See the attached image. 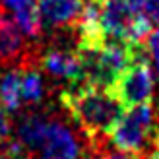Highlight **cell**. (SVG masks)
Instances as JSON below:
<instances>
[{"label":"cell","instance_id":"7","mask_svg":"<svg viewBox=\"0 0 159 159\" xmlns=\"http://www.w3.org/2000/svg\"><path fill=\"white\" fill-rule=\"evenodd\" d=\"M85 0H37L43 29H76Z\"/></svg>","mask_w":159,"mask_h":159},{"label":"cell","instance_id":"1","mask_svg":"<svg viewBox=\"0 0 159 159\" xmlns=\"http://www.w3.org/2000/svg\"><path fill=\"white\" fill-rule=\"evenodd\" d=\"M60 105L85 136L87 149L107 142L126 111L109 89L89 84L64 87Z\"/></svg>","mask_w":159,"mask_h":159},{"label":"cell","instance_id":"15","mask_svg":"<svg viewBox=\"0 0 159 159\" xmlns=\"http://www.w3.org/2000/svg\"><path fill=\"white\" fill-rule=\"evenodd\" d=\"M148 159H159V126H155V132L152 138V152H149Z\"/></svg>","mask_w":159,"mask_h":159},{"label":"cell","instance_id":"13","mask_svg":"<svg viewBox=\"0 0 159 159\" xmlns=\"http://www.w3.org/2000/svg\"><path fill=\"white\" fill-rule=\"evenodd\" d=\"M146 47H148V52H149V58H152L153 66L159 74V29L157 31H152L146 41Z\"/></svg>","mask_w":159,"mask_h":159},{"label":"cell","instance_id":"5","mask_svg":"<svg viewBox=\"0 0 159 159\" xmlns=\"http://www.w3.org/2000/svg\"><path fill=\"white\" fill-rule=\"evenodd\" d=\"M85 155L76 130L58 115H49L45 138L31 159H85Z\"/></svg>","mask_w":159,"mask_h":159},{"label":"cell","instance_id":"3","mask_svg":"<svg viewBox=\"0 0 159 159\" xmlns=\"http://www.w3.org/2000/svg\"><path fill=\"white\" fill-rule=\"evenodd\" d=\"M109 91L120 101L124 109L153 101L155 78L149 66V57L134 58L120 72V76L116 78V82L111 85Z\"/></svg>","mask_w":159,"mask_h":159},{"label":"cell","instance_id":"8","mask_svg":"<svg viewBox=\"0 0 159 159\" xmlns=\"http://www.w3.org/2000/svg\"><path fill=\"white\" fill-rule=\"evenodd\" d=\"M21 76V107H39L45 97V82L43 74L37 66L20 68Z\"/></svg>","mask_w":159,"mask_h":159},{"label":"cell","instance_id":"14","mask_svg":"<svg viewBox=\"0 0 159 159\" xmlns=\"http://www.w3.org/2000/svg\"><path fill=\"white\" fill-rule=\"evenodd\" d=\"M146 14L148 20L159 27V0H146Z\"/></svg>","mask_w":159,"mask_h":159},{"label":"cell","instance_id":"2","mask_svg":"<svg viewBox=\"0 0 159 159\" xmlns=\"http://www.w3.org/2000/svg\"><path fill=\"white\" fill-rule=\"evenodd\" d=\"M155 103L149 101L124 111L120 122L111 132L109 144L124 152L144 153L148 142H152L155 132Z\"/></svg>","mask_w":159,"mask_h":159},{"label":"cell","instance_id":"9","mask_svg":"<svg viewBox=\"0 0 159 159\" xmlns=\"http://www.w3.org/2000/svg\"><path fill=\"white\" fill-rule=\"evenodd\" d=\"M0 105L8 113H18L21 109V76L20 68H12L0 78Z\"/></svg>","mask_w":159,"mask_h":159},{"label":"cell","instance_id":"6","mask_svg":"<svg viewBox=\"0 0 159 159\" xmlns=\"http://www.w3.org/2000/svg\"><path fill=\"white\" fill-rule=\"evenodd\" d=\"M37 68L49 78L64 84V87H74L84 84V62L76 45L72 49L70 47H51L47 51L41 49Z\"/></svg>","mask_w":159,"mask_h":159},{"label":"cell","instance_id":"10","mask_svg":"<svg viewBox=\"0 0 159 159\" xmlns=\"http://www.w3.org/2000/svg\"><path fill=\"white\" fill-rule=\"evenodd\" d=\"M87 153H89L91 159H146L144 153H132V152L118 149L115 146H109V140L95 148H89Z\"/></svg>","mask_w":159,"mask_h":159},{"label":"cell","instance_id":"4","mask_svg":"<svg viewBox=\"0 0 159 159\" xmlns=\"http://www.w3.org/2000/svg\"><path fill=\"white\" fill-rule=\"evenodd\" d=\"M41 43L31 41L10 14L0 8V64L6 68L37 66Z\"/></svg>","mask_w":159,"mask_h":159},{"label":"cell","instance_id":"11","mask_svg":"<svg viewBox=\"0 0 159 159\" xmlns=\"http://www.w3.org/2000/svg\"><path fill=\"white\" fill-rule=\"evenodd\" d=\"M0 159H31V157L27 155L25 148L18 142V138H12L0 148Z\"/></svg>","mask_w":159,"mask_h":159},{"label":"cell","instance_id":"12","mask_svg":"<svg viewBox=\"0 0 159 159\" xmlns=\"http://www.w3.org/2000/svg\"><path fill=\"white\" fill-rule=\"evenodd\" d=\"M8 140H12V120H10V113L0 105V148Z\"/></svg>","mask_w":159,"mask_h":159}]
</instances>
